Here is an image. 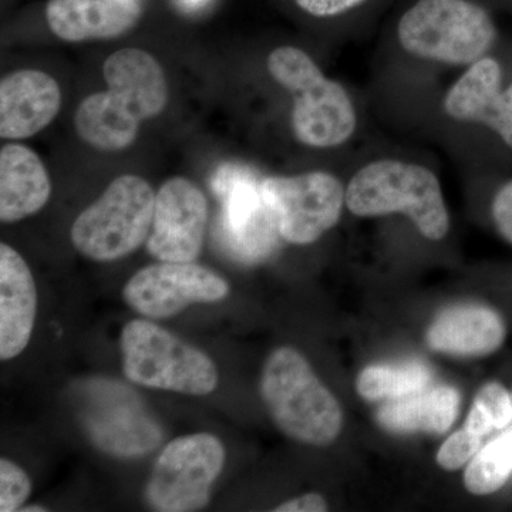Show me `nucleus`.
<instances>
[{"mask_svg":"<svg viewBox=\"0 0 512 512\" xmlns=\"http://www.w3.org/2000/svg\"><path fill=\"white\" fill-rule=\"evenodd\" d=\"M103 76L106 92L90 94L79 104L74 128L87 146L117 153L136 141L141 123L163 113L168 84L154 60L131 50L107 57Z\"/></svg>","mask_w":512,"mask_h":512,"instance_id":"f257e3e1","label":"nucleus"},{"mask_svg":"<svg viewBox=\"0 0 512 512\" xmlns=\"http://www.w3.org/2000/svg\"><path fill=\"white\" fill-rule=\"evenodd\" d=\"M261 396L276 427L298 443L330 446L342 431L338 400L298 350L285 346L266 359Z\"/></svg>","mask_w":512,"mask_h":512,"instance_id":"f03ea898","label":"nucleus"},{"mask_svg":"<svg viewBox=\"0 0 512 512\" xmlns=\"http://www.w3.org/2000/svg\"><path fill=\"white\" fill-rule=\"evenodd\" d=\"M268 72L292 96L291 123L303 146L333 148L348 143L357 114L345 87L323 74L302 49L282 46L268 57Z\"/></svg>","mask_w":512,"mask_h":512,"instance_id":"7ed1b4c3","label":"nucleus"},{"mask_svg":"<svg viewBox=\"0 0 512 512\" xmlns=\"http://www.w3.org/2000/svg\"><path fill=\"white\" fill-rule=\"evenodd\" d=\"M346 207L357 217L407 215L431 241H440L450 229L439 178L423 165L399 160L365 165L346 188Z\"/></svg>","mask_w":512,"mask_h":512,"instance_id":"20e7f679","label":"nucleus"},{"mask_svg":"<svg viewBox=\"0 0 512 512\" xmlns=\"http://www.w3.org/2000/svg\"><path fill=\"white\" fill-rule=\"evenodd\" d=\"M404 52L447 66H470L490 55L498 28L487 9L471 0H417L400 18Z\"/></svg>","mask_w":512,"mask_h":512,"instance_id":"39448f33","label":"nucleus"},{"mask_svg":"<svg viewBox=\"0 0 512 512\" xmlns=\"http://www.w3.org/2000/svg\"><path fill=\"white\" fill-rule=\"evenodd\" d=\"M120 350L124 376L148 389L208 396L220 382L210 356L150 320H130L121 330Z\"/></svg>","mask_w":512,"mask_h":512,"instance_id":"423d86ee","label":"nucleus"},{"mask_svg":"<svg viewBox=\"0 0 512 512\" xmlns=\"http://www.w3.org/2000/svg\"><path fill=\"white\" fill-rule=\"evenodd\" d=\"M156 194L144 178L124 174L74 220L73 247L87 259L111 262L146 244L153 227Z\"/></svg>","mask_w":512,"mask_h":512,"instance_id":"0eeeda50","label":"nucleus"},{"mask_svg":"<svg viewBox=\"0 0 512 512\" xmlns=\"http://www.w3.org/2000/svg\"><path fill=\"white\" fill-rule=\"evenodd\" d=\"M225 464V448L208 433L178 437L161 451L144 498L151 510L200 511L210 503L211 488Z\"/></svg>","mask_w":512,"mask_h":512,"instance_id":"6e6552de","label":"nucleus"},{"mask_svg":"<svg viewBox=\"0 0 512 512\" xmlns=\"http://www.w3.org/2000/svg\"><path fill=\"white\" fill-rule=\"evenodd\" d=\"M261 188L279 237L293 245L318 241L338 224L346 204L345 187L325 171L264 178Z\"/></svg>","mask_w":512,"mask_h":512,"instance_id":"1a4fd4ad","label":"nucleus"},{"mask_svg":"<svg viewBox=\"0 0 512 512\" xmlns=\"http://www.w3.org/2000/svg\"><path fill=\"white\" fill-rule=\"evenodd\" d=\"M228 282L195 262H163L136 272L123 288L124 302L144 318H173L194 303L224 301Z\"/></svg>","mask_w":512,"mask_h":512,"instance_id":"9d476101","label":"nucleus"},{"mask_svg":"<svg viewBox=\"0 0 512 512\" xmlns=\"http://www.w3.org/2000/svg\"><path fill=\"white\" fill-rule=\"evenodd\" d=\"M444 111L460 123L477 124L512 156V69L490 55L470 64L448 90Z\"/></svg>","mask_w":512,"mask_h":512,"instance_id":"9b49d317","label":"nucleus"},{"mask_svg":"<svg viewBox=\"0 0 512 512\" xmlns=\"http://www.w3.org/2000/svg\"><path fill=\"white\" fill-rule=\"evenodd\" d=\"M208 201L185 177L165 181L156 194L153 227L146 242L157 261L195 262L204 245Z\"/></svg>","mask_w":512,"mask_h":512,"instance_id":"f8f14e48","label":"nucleus"},{"mask_svg":"<svg viewBox=\"0 0 512 512\" xmlns=\"http://www.w3.org/2000/svg\"><path fill=\"white\" fill-rule=\"evenodd\" d=\"M84 426L94 446L113 457L146 456L163 441V430L144 412L134 392L117 383H97Z\"/></svg>","mask_w":512,"mask_h":512,"instance_id":"ddd939ff","label":"nucleus"},{"mask_svg":"<svg viewBox=\"0 0 512 512\" xmlns=\"http://www.w3.org/2000/svg\"><path fill=\"white\" fill-rule=\"evenodd\" d=\"M222 197V222L229 247L244 261H259L272 251L279 234L261 183L244 173H224L215 185Z\"/></svg>","mask_w":512,"mask_h":512,"instance_id":"4468645a","label":"nucleus"},{"mask_svg":"<svg viewBox=\"0 0 512 512\" xmlns=\"http://www.w3.org/2000/svg\"><path fill=\"white\" fill-rule=\"evenodd\" d=\"M62 107V90L42 70H18L0 82V137L25 140L45 130Z\"/></svg>","mask_w":512,"mask_h":512,"instance_id":"2eb2a0df","label":"nucleus"},{"mask_svg":"<svg viewBox=\"0 0 512 512\" xmlns=\"http://www.w3.org/2000/svg\"><path fill=\"white\" fill-rule=\"evenodd\" d=\"M143 16L138 0H49L47 25L69 43L111 40L136 28Z\"/></svg>","mask_w":512,"mask_h":512,"instance_id":"dca6fc26","label":"nucleus"},{"mask_svg":"<svg viewBox=\"0 0 512 512\" xmlns=\"http://www.w3.org/2000/svg\"><path fill=\"white\" fill-rule=\"evenodd\" d=\"M37 289L23 256L0 244V359H15L28 348L35 328Z\"/></svg>","mask_w":512,"mask_h":512,"instance_id":"f3484780","label":"nucleus"},{"mask_svg":"<svg viewBox=\"0 0 512 512\" xmlns=\"http://www.w3.org/2000/svg\"><path fill=\"white\" fill-rule=\"evenodd\" d=\"M52 181L32 148L10 143L0 150V221L13 224L37 214L50 200Z\"/></svg>","mask_w":512,"mask_h":512,"instance_id":"a211bd4d","label":"nucleus"},{"mask_svg":"<svg viewBox=\"0 0 512 512\" xmlns=\"http://www.w3.org/2000/svg\"><path fill=\"white\" fill-rule=\"evenodd\" d=\"M505 339L503 319L481 305L448 308L437 316L427 333L436 352L453 356H487L501 348Z\"/></svg>","mask_w":512,"mask_h":512,"instance_id":"6ab92c4d","label":"nucleus"},{"mask_svg":"<svg viewBox=\"0 0 512 512\" xmlns=\"http://www.w3.org/2000/svg\"><path fill=\"white\" fill-rule=\"evenodd\" d=\"M460 393L454 387L437 386L390 399L376 414L384 430L396 434L446 433L460 412Z\"/></svg>","mask_w":512,"mask_h":512,"instance_id":"aec40b11","label":"nucleus"},{"mask_svg":"<svg viewBox=\"0 0 512 512\" xmlns=\"http://www.w3.org/2000/svg\"><path fill=\"white\" fill-rule=\"evenodd\" d=\"M431 382L429 367L420 362L369 366L357 377V393L369 402L399 399L426 389Z\"/></svg>","mask_w":512,"mask_h":512,"instance_id":"412c9836","label":"nucleus"},{"mask_svg":"<svg viewBox=\"0 0 512 512\" xmlns=\"http://www.w3.org/2000/svg\"><path fill=\"white\" fill-rule=\"evenodd\" d=\"M511 473L512 453L501 436L478 451L464 474V485L474 495L493 494L504 487Z\"/></svg>","mask_w":512,"mask_h":512,"instance_id":"4be33fe9","label":"nucleus"},{"mask_svg":"<svg viewBox=\"0 0 512 512\" xmlns=\"http://www.w3.org/2000/svg\"><path fill=\"white\" fill-rule=\"evenodd\" d=\"M512 421V399L500 383L481 387L466 420V429L483 439L493 430H501Z\"/></svg>","mask_w":512,"mask_h":512,"instance_id":"5701e85b","label":"nucleus"},{"mask_svg":"<svg viewBox=\"0 0 512 512\" xmlns=\"http://www.w3.org/2000/svg\"><path fill=\"white\" fill-rule=\"evenodd\" d=\"M32 493L28 474L6 458L0 460V511H20Z\"/></svg>","mask_w":512,"mask_h":512,"instance_id":"b1692460","label":"nucleus"},{"mask_svg":"<svg viewBox=\"0 0 512 512\" xmlns=\"http://www.w3.org/2000/svg\"><path fill=\"white\" fill-rule=\"evenodd\" d=\"M481 441H483L481 437L467 429L457 431L441 446L439 454H437V463L444 470H460L480 451Z\"/></svg>","mask_w":512,"mask_h":512,"instance_id":"393cba45","label":"nucleus"},{"mask_svg":"<svg viewBox=\"0 0 512 512\" xmlns=\"http://www.w3.org/2000/svg\"><path fill=\"white\" fill-rule=\"evenodd\" d=\"M491 217L498 234L512 245V177L495 190L491 201Z\"/></svg>","mask_w":512,"mask_h":512,"instance_id":"a878e982","label":"nucleus"},{"mask_svg":"<svg viewBox=\"0 0 512 512\" xmlns=\"http://www.w3.org/2000/svg\"><path fill=\"white\" fill-rule=\"evenodd\" d=\"M296 5L315 18H333L362 5L365 0H295Z\"/></svg>","mask_w":512,"mask_h":512,"instance_id":"bb28decb","label":"nucleus"},{"mask_svg":"<svg viewBox=\"0 0 512 512\" xmlns=\"http://www.w3.org/2000/svg\"><path fill=\"white\" fill-rule=\"evenodd\" d=\"M276 512H323L328 511V503L320 494L309 493L278 505Z\"/></svg>","mask_w":512,"mask_h":512,"instance_id":"cd10ccee","label":"nucleus"},{"mask_svg":"<svg viewBox=\"0 0 512 512\" xmlns=\"http://www.w3.org/2000/svg\"><path fill=\"white\" fill-rule=\"evenodd\" d=\"M22 512H45L47 508H43L42 505H30V507L20 508Z\"/></svg>","mask_w":512,"mask_h":512,"instance_id":"c85d7f7f","label":"nucleus"},{"mask_svg":"<svg viewBox=\"0 0 512 512\" xmlns=\"http://www.w3.org/2000/svg\"><path fill=\"white\" fill-rule=\"evenodd\" d=\"M505 443H507L508 448H510V451L512 453V429L510 431H507V433L503 434Z\"/></svg>","mask_w":512,"mask_h":512,"instance_id":"c756f323","label":"nucleus"},{"mask_svg":"<svg viewBox=\"0 0 512 512\" xmlns=\"http://www.w3.org/2000/svg\"><path fill=\"white\" fill-rule=\"evenodd\" d=\"M188 2H191V3H198V2H201V0H188Z\"/></svg>","mask_w":512,"mask_h":512,"instance_id":"7c9ffc66","label":"nucleus"}]
</instances>
